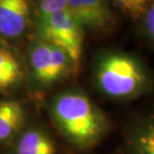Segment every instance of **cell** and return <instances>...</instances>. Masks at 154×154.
<instances>
[{"label": "cell", "mask_w": 154, "mask_h": 154, "mask_svg": "<svg viewBox=\"0 0 154 154\" xmlns=\"http://www.w3.org/2000/svg\"><path fill=\"white\" fill-rule=\"evenodd\" d=\"M28 81L25 56L15 45L0 40V96H9Z\"/></svg>", "instance_id": "7"}, {"label": "cell", "mask_w": 154, "mask_h": 154, "mask_svg": "<svg viewBox=\"0 0 154 154\" xmlns=\"http://www.w3.org/2000/svg\"><path fill=\"white\" fill-rule=\"evenodd\" d=\"M27 109L16 97L0 99V146L9 145L27 125Z\"/></svg>", "instance_id": "9"}, {"label": "cell", "mask_w": 154, "mask_h": 154, "mask_svg": "<svg viewBox=\"0 0 154 154\" xmlns=\"http://www.w3.org/2000/svg\"><path fill=\"white\" fill-rule=\"evenodd\" d=\"M139 21L143 34L154 45V0Z\"/></svg>", "instance_id": "13"}, {"label": "cell", "mask_w": 154, "mask_h": 154, "mask_svg": "<svg viewBox=\"0 0 154 154\" xmlns=\"http://www.w3.org/2000/svg\"><path fill=\"white\" fill-rule=\"evenodd\" d=\"M94 78L101 94L112 100H128L147 94L153 88L151 73L136 56L106 51L97 56Z\"/></svg>", "instance_id": "2"}, {"label": "cell", "mask_w": 154, "mask_h": 154, "mask_svg": "<svg viewBox=\"0 0 154 154\" xmlns=\"http://www.w3.org/2000/svg\"><path fill=\"white\" fill-rule=\"evenodd\" d=\"M48 111L61 135L80 150L96 147L109 130L103 111L79 88L56 94L49 101Z\"/></svg>", "instance_id": "1"}, {"label": "cell", "mask_w": 154, "mask_h": 154, "mask_svg": "<svg viewBox=\"0 0 154 154\" xmlns=\"http://www.w3.org/2000/svg\"><path fill=\"white\" fill-rule=\"evenodd\" d=\"M29 81L39 88H50L78 71L70 57L57 46L32 38L26 48Z\"/></svg>", "instance_id": "3"}, {"label": "cell", "mask_w": 154, "mask_h": 154, "mask_svg": "<svg viewBox=\"0 0 154 154\" xmlns=\"http://www.w3.org/2000/svg\"><path fill=\"white\" fill-rule=\"evenodd\" d=\"M86 31L67 9L45 17H35L31 37L57 46L66 53L79 72Z\"/></svg>", "instance_id": "4"}, {"label": "cell", "mask_w": 154, "mask_h": 154, "mask_svg": "<svg viewBox=\"0 0 154 154\" xmlns=\"http://www.w3.org/2000/svg\"><path fill=\"white\" fill-rule=\"evenodd\" d=\"M126 154H154V109L139 114L127 128Z\"/></svg>", "instance_id": "8"}, {"label": "cell", "mask_w": 154, "mask_h": 154, "mask_svg": "<svg viewBox=\"0 0 154 154\" xmlns=\"http://www.w3.org/2000/svg\"><path fill=\"white\" fill-rule=\"evenodd\" d=\"M66 9V0H36L35 17H45Z\"/></svg>", "instance_id": "12"}, {"label": "cell", "mask_w": 154, "mask_h": 154, "mask_svg": "<svg viewBox=\"0 0 154 154\" xmlns=\"http://www.w3.org/2000/svg\"><path fill=\"white\" fill-rule=\"evenodd\" d=\"M36 0H0V40L15 45L31 34Z\"/></svg>", "instance_id": "5"}, {"label": "cell", "mask_w": 154, "mask_h": 154, "mask_svg": "<svg viewBox=\"0 0 154 154\" xmlns=\"http://www.w3.org/2000/svg\"><path fill=\"white\" fill-rule=\"evenodd\" d=\"M120 11L135 21H139L153 0H112Z\"/></svg>", "instance_id": "11"}, {"label": "cell", "mask_w": 154, "mask_h": 154, "mask_svg": "<svg viewBox=\"0 0 154 154\" xmlns=\"http://www.w3.org/2000/svg\"><path fill=\"white\" fill-rule=\"evenodd\" d=\"M9 146V154H58L52 136L36 125H26Z\"/></svg>", "instance_id": "10"}, {"label": "cell", "mask_w": 154, "mask_h": 154, "mask_svg": "<svg viewBox=\"0 0 154 154\" xmlns=\"http://www.w3.org/2000/svg\"><path fill=\"white\" fill-rule=\"evenodd\" d=\"M67 10L85 31L109 33L116 25V14L109 0H66Z\"/></svg>", "instance_id": "6"}]
</instances>
